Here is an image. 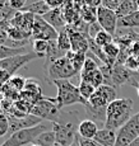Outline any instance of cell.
Listing matches in <instances>:
<instances>
[{"label":"cell","instance_id":"d4e9b609","mask_svg":"<svg viewBox=\"0 0 139 146\" xmlns=\"http://www.w3.org/2000/svg\"><path fill=\"white\" fill-rule=\"evenodd\" d=\"M79 14H81V18L83 19L88 26L97 22V8L89 7V5H83V7L81 8Z\"/></svg>","mask_w":139,"mask_h":146},{"label":"cell","instance_id":"cb8c5ba5","mask_svg":"<svg viewBox=\"0 0 139 146\" xmlns=\"http://www.w3.org/2000/svg\"><path fill=\"white\" fill-rule=\"evenodd\" d=\"M118 27L121 28H138L139 27V9L137 12H134L130 15H126L124 18H120L118 21Z\"/></svg>","mask_w":139,"mask_h":146},{"label":"cell","instance_id":"4316f807","mask_svg":"<svg viewBox=\"0 0 139 146\" xmlns=\"http://www.w3.org/2000/svg\"><path fill=\"white\" fill-rule=\"evenodd\" d=\"M66 56L70 60V62H72L73 67H74L78 72H81L82 69H83V66H84V62H86V60H87V53L69 51L66 53Z\"/></svg>","mask_w":139,"mask_h":146},{"label":"cell","instance_id":"d6986e66","mask_svg":"<svg viewBox=\"0 0 139 146\" xmlns=\"http://www.w3.org/2000/svg\"><path fill=\"white\" fill-rule=\"evenodd\" d=\"M139 9V5L137 0H121L120 4H119L118 9L115 10L118 18H124L126 15H130L134 12H137Z\"/></svg>","mask_w":139,"mask_h":146},{"label":"cell","instance_id":"f546056e","mask_svg":"<svg viewBox=\"0 0 139 146\" xmlns=\"http://www.w3.org/2000/svg\"><path fill=\"white\" fill-rule=\"evenodd\" d=\"M93 41L96 42V44L97 46H100V47H106L107 44H110V43H112V42L115 41V38H114V36L112 35H110L109 32H106V31H100V32L96 35V37L93 38Z\"/></svg>","mask_w":139,"mask_h":146},{"label":"cell","instance_id":"d6a6232c","mask_svg":"<svg viewBox=\"0 0 139 146\" xmlns=\"http://www.w3.org/2000/svg\"><path fill=\"white\" fill-rule=\"evenodd\" d=\"M26 81L27 79H24L23 76H21V75H13L12 78H10L9 80V85L12 86L15 92H18V93H22V92L24 90V86H26Z\"/></svg>","mask_w":139,"mask_h":146},{"label":"cell","instance_id":"9c48e42d","mask_svg":"<svg viewBox=\"0 0 139 146\" xmlns=\"http://www.w3.org/2000/svg\"><path fill=\"white\" fill-rule=\"evenodd\" d=\"M116 89L110 85H101L89 98L88 103L95 108H107L110 103L116 100Z\"/></svg>","mask_w":139,"mask_h":146},{"label":"cell","instance_id":"d590c367","mask_svg":"<svg viewBox=\"0 0 139 146\" xmlns=\"http://www.w3.org/2000/svg\"><path fill=\"white\" fill-rule=\"evenodd\" d=\"M10 78H12V75H10L7 70L0 69V95H3V89H4V86L7 85L8 83H9Z\"/></svg>","mask_w":139,"mask_h":146},{"label":"cell","instance_id":"484cf974","mask_svg":"<svg viewBox=\"0 0 139 146\" xmlns=\"http://www.w3.org/2000/svg\"><path fill=\"white\" fill-rule=\"evenodd\" d=\"M56 144V136L54 130H47L45 132H42L40 136L36 139L35 144L33 145H38V146H55Z\"/></svg>","mask_w":139,"mask_h":146},{"label":"cell","instance_id":"3957f363","mask_svg":"<svg viewBox=\"0 0 139 146\" xmlns=\"http://www.w3.org/2000/svg\"><path fill=\"white\" fill-rule=\"evenodd\" d=\"M54 84L58 89L55 103L59 107V109L72 104H87V100L79 93V88L73 83H70L69 80H56L54 81Z\"/></svg>","mask_w":139,"mask_h":146},{"label":"cell","instance_id":"f1b7e54d","mask_svg":"<svg viewBox=\"0 0 139 146\" xmlns=\"http://www.w3.org/2000/svg\"><path fill=\"white\" fill-rule=\"evenodd\" d=\"M103 52H105V55H106V57L115 65L116 61H118L119 55H120V47H119V44L114 41L112 43H110V44H107L106 47H103Z\"/></svg>","mask_w":139,"mask_h":146},{"label":"cell","instance_id":"681fc988","mask_svg":"<svg viewBox=\"0 0 139 146\" xmlns=\"http://www.w3.org/2000/svg\"><path fill=\"white\" fill-rule=\"evenodd\" d=\"M0 19H1V18H0Z\"/></svg>","mask_w":139,"mask_h":146},{"label":"cell","instance_id":"8fae6325","mask_svg":"<svg viewBox=\"0 0 139 146\" xmlns=\"http://www.w3.org/2000/svg\"><path fill=\"white\" fill-rule=\"evenodd\" d=\"M40 57L37 53H35L33 51H30L28 53H24V55H18V56H13V57L5 58V60L0 61V69H4L9 72L10 75H17L15 72L18 71L19 69H22L23 66H26L28 62H31L32 60Z\"/></svg>","mask_w":139,"mask_h":146},{"label":"cell","instance_id":"ba28073f","mask_svg":"<svg viewBox=\"0 0 139 146\" xmlns=\"http://www.w3.org/2000/svg\"><path fill=\"white\" fill-rule=\"evenodd\" d=\"M52 130L56 136V142L61 146H70L78 137V128L73 122L52 123Z\"/></svg>","mask_w":139,"mask_h":146},{"label":"cell","instance_id":"603a6c76","mask_svg":"<svg viewBox=\"0 0 139 146\" xmlns=\"http://www.w3.org/2000/svg\"><path fill=\"white\" fill-rule=\"evenodd\" d=\"M28 52L30 51L27 50V47H10V46H7V44L0 43V61L13 57V56L24 55V53H28Z\"/></svg>","mask_w":139,"mask_h":146},{"label":"cell","instance_id":"60d3db41","mask_svg":"<svg viewBox=\"0 0 139 146\" xmlns=\"http://www.w3.org/2000/svg\"><path fill=\"white\" fill-rule=\"evenodd\" d=\"M84 1H86V5H89L93 8H98L102 5V0H84Z\"/></svg>","mask_w":139,"mask_h":146},{"label":"cell","instance_id":"836d02e7","mask_svg":"<svg viewBox=\"0 0 139 146\" xmlns=\"http://www.w3.org/2000/svg\"><path fill=\"white\" fill-rule=\"evenodd\" d=\"M9 28H10V21L0 19V43L1 44H8V42H9V36H8Z\"/></svg>","mask_w":139,"mask_h":146},{"label":"cell","instance_id":"5b68a950","mask_svg":"<svg viewBox=\"0 0 139 146\" xmlns=\"http://www.w3.org/2000/svg\"><path fill=\"white\" fill-rule=\"evenodd\" d=\"M31 114H35V116L40 117L41 119L51 121L52 123L61 122L60 109H59V107L56 106L55 98L44 97L41 100L36 102L35 104H32Z\"/></svg>","mask_w":139,"mask_h":146},{"label":"cell","instance_id":"30bf717a","mask_svg":"<svg viewBox=\"0 0 139 146\" xmlns=\"http://www.w3.org/2000/svg\"><path fill=\"white\" fill-rule=\"evenodd\" d=\"M59 37V32L55 29L50 23H47L42 17L36 15L35 26L32 31L33 40H44V41H56Z\"/></svg>","mask_w":139,"mask_h":146},{"label":"cell","instance_id":"b9f144b4","mask_svg":"<svg viewBox=\"0 0 139 146\" xmlns=\"http://www.w3.org/2000/svg\"><path fill=\"white\" fill-rule=\"evenodd\" d=\"M70 146H81V141H79V135H78V137L75 139V141L73 142V144L70 145Z\"/></svg>","mask_w":139,"mask_h":146},{"label":"cell","instance_id":"f35d334b","mask_svg":"<svg viewBox=\"0 0 139 146\" xmlns=\"http://www.w3.org/2000/svg\"><path fill=\"white\" fill-rule=\"evenodd\" d=\"M50 9H60L64 7L65 0H44Z\"/></svg>","mask_w":139,"mask_h":146},{"label":"cell","instance_id":"277c9868","mask_svg":"<svg viewBox=\"0 0 139 146\" xmlns=\"http://www.w3.org/2000/svg\"><path fill=\"white\" fill-rule=\"evenodd\" d=\"M47 131L46 126L44 123L31 128H26V130L17 131L12 135H9L7 140L3 142L0 146H24V145H32L35 144L36 139L42 132Z\"/></svg>","mask_w":139,"mask_h":146},{"label":"cell","instance_id":"4dcf8cb0","mask_svg":"<svg viewBox=\"0 0 139 146\" xmlns=\"http://www.w3.org/2000/svg\"><path fill=\"white\" fill-rule=\"evenodd\" d=\"M32 48H33V52L37 53L40 57H46L47 50H49V42L44 40H33Z\"/></svg>","mask_w":139,"mask_h":146},{"label":"cell","instance_id":"bcb514c9","mask_svg":"<svg viewBox=\"0 0 139 146\" xmlns=\"http://www.w3.org/2000/svg\"><path fill=\"white\" fill-rule=\"evenodd\" d=\"M31 146H38V145H33V144H32V145H31Z\"/></svg>","mask_w":139,"mask_h":146},{"label":"cell","instance_id":"f6af8a7d","mask_svg":"<svg viewBox=\"0 0 139 146\" xmlns=\"http://www.w3.org/2000/svg\"><path fill=\"white\" fill-rule=\"evenodd\" d=\"M137 90H138V95H139V88H138V89H137Z\"/></svg>","mask_w":139,"mask_h":146},{"label":"cell","instance_id":"9a60e30c","mask_svg":"<svg viewBox=\"0 0 139 146\" xmlns=\"http://www.w3.org/2000/svg\"><path fill=\"white\" fill-rule=\"evenodd\" d=\"M66 29H68V32H69L72 51L73 52L87 53V50H89V41H88L89 36L83 35V33L73 29L70 26H66Z\"/></svg>","mask_w":139,"mask_h":146},{"label":"cell","instance_id":"e0dca14e","mask_svg":"<svg viewBox=\"0 0 139 146\" xmlns=\"http://www.w3.org/2000/svg\"><path fill=\"white\" fill-rule=\"evenodd\" d=\"M98 130L100 128H98L97 123L88 118L83 119L78 125V135L81 139H84V140H93L96 137V135H97Z\"/></svg>","mask_w":139,"mask_h":146},{"label":"cell","instance_id":"7bdbcfd3","mask_svg":"<svg viewBox=\"0 0 139 146\" xmlns=\"http://www.w3.org/2000/svg\"><path fill=\"white\" fill-rule=\"evenodd\" d=\"M128 146H139V137H138V139H135L132 144H129Z\"/></svg>","mask_w":139,"mask_h":146},{"label":"cell","instance_id":"1f68e13d","mask_svg":"<svg viewBox=\"0 0 139 146\" xmlns=\"http://www.w3.org/2000/svg\"><path fill=\"white\" fill-rule=\"evenodd\" d=\"M78 88H79V93H81V95L87 100V102H88L89 98L92 97L96 92L95 86H93L91 83H87V81H81Z\"/></svg>","mask_w":139,"mask_h":146},{"label":"cell","instance_id":"ee69618b","mask_svg":"<svg viewBox=\"0 0 139 146\" xmlns=\"http://www.w3.org/2000/svg\"><path fill=\"white\" fill-rule=\"evenodd\" d=\"M3 99V95H0V100H1Z\"/></svg>","mask_w":139,"mask_h":146},{"label":"cell","instance_id":"7a4b0ae2","mask_svg":"<svg viewBox=\"0 0 139 146\" xmlns=\"http://www.w3.org/2000/svg\"><path fill=\"white\" fill-rule=\"evenodd\" d=\"M134 103L129 98H118L110 103L106 111V122L103 128L118 131L132 118Z\"/></svg>","mask_w":139,"mask_h":146},{"label":"cell","instance_id":"ffe728a7","mask_svg":"<svg viewBox=\"0 0 139 146\" xmlns=\"http://www.w3.org/2000/svg\"><path fill=\"white\" fill-rule=\"evenodd\" d=\"M87 112V117L88 119L93 121V122L97 123V121L100 122V125L105 126V122H106V111L107 108H95L87 102V104L84 106Z\"/></svg>","mask_w":139,"mask_h":146},{"label":"cell","instance_id":"8d00e7d4","mask_svg":"<svg viewBox=\"0 0 139 146\" xmlns=\"http://www.w3.org/2000/svg\"><path fill=\"white\" fill-rule=\"evenodd\" d=\"M129 70H133V71H139V62H138V57H134V56H129L128 60L124 64Z\"/></svg>","mask_w":139,"mask_h":146},{"label":"cell","instance_id":"2e32d148","mask_svg":"<svg viewBox=\"0 0 139 146\" xmlns=\"http://www.w3.org/2000/svg\"><path fill=\"white\" fill-rule=\"evenodd\" d=\"M42 18H44L47 23H50L51 26L58 31V32L65 29L66 26H68L66 21H65V17L63 14V9H61V8H60V9H51L50 12L45 14Z\"/></svg>","mask_w":139,"mask_h":146},{"label":"cell","instance_id":"7402d4cb","mask_svg":"<svg viewBox=\"0 0 139 146\" xmlns=\"http://www.w3.org/2000/svg\"><path fill=\"white\" fill-rule=\"evenodd\" d=\"M98 69H100V66H97V60L93 58V56H87L83 69L79 72L81 74V81H87L91 78V75Z\"/></svg>","mask_w":139,"mask_h":146},{"label":"cell","instance_id":"5bb4252c","mask_svg":"<svg viewBox=\"0 0 139 146\" xmlns=\"http://www.w3.org/2000/svg\"><path fill=\"white\" fill-rule=\"evenodd\" d=\"M35 18L36 15H33V14L21 10V12H17L13 18L10 19V26L18 28V29L32 36L33 26H35Z\"/></svg>","mask_w":139,"mask_h":146},{"label":"cell","instance_id":"83f0119b","mask_svg":"<svg viewBox=\"0 0 139 146\" xmlns=\"http://www.w3.org/2000/svg\"><path fill=\"white\" fill-rule=\"evenodd\" d=\"M56 42H58V46H59V48H60L61 51H64L66 53L69 51H72L70 37H69V32H68L66 28L59 32V37H58V40H56Z\"/></svg>","mask_w":139,"mask_h":146},{"label":"cell","instance_id":"74e56055","mask_svg":"<svg viewBox=\"0 0 139 146\" xmlns=\"http://www.w3.org/2000/svg\"><path fill=\"white\" fill-rule=\"evenodd\" d=\"M27 1L28 0H9V7L15 12H21L27 5Z\"/></svg>","mask_w":139,"mask_h":146},{"label":"cell","instance_id":"4fadbf2b","mask_svg":"<svg viewBox=\"0 0 139 146\" xmlns=\"http://www.w3.org/2000/svg\"><path fill=\"white\" fill-rule=\"evenodd\" d=\"M8 117H9V125H10V130H9L10 135L17 132V131L38 126L42 122V119L40 117L35 116V114H31V113L26 114L24 117H13V116H8Z\"/></svg>","mask_w":139,"mask_h":146},{"label":"cell","instance_id":"7c38bea8","mask_svg":"<svg viewBox=\"0 0 139 146\" xmlns=\"http://www.w3.org/2000/svg\"><path fill=\"white\" fill-rule=\"evenodd\" d=\"M118 15L116 12L112 9L105 7H98L97 8V23L101 26V28L110 35L115 36L116 33V27H118Z\"/></svg>","mask_w":139,"mask_h":146},{"label":"cell","instance_id":"52a82bcc","mask_svg":"<svg viewBox=\"0 0 139 146\" xmlns=\"http://www.w3.org/2000/svg\"><path fill=\"white\" fill-rule=\"evenodd\" d=\"M139 137V112L118 130L115 146H128Z\"/></svg>","mask_w":139,"mask_h":146},{"label":"cell","instance_id":"ac0fdd59","mask_svg":"<svg viewBox=\"0 0 139 146\" xmlns=\"http://www.w3.org/2000/svg\"><path fill=\"white\" fill-rule=\"evenodd\" d=\"M118 131L109 130V128H100L93 140L102 146H115Z\"/></svg>","mask_w":139,"mask_h":146},{"label":"cell","instance_id":"ab89813d","mask_svg":"<svg viewBox=\"0 0 139 146\" xmlns=\"http://www.w3.org/2000/svg\"><path fill=\"white\" fill-rule=\"evenodd\" d=\"M79 141H81V146H102L98 142H96L95 140H84L79 137Z\"/></svg>","mask_w":139,"mask_h":146},{"label":"cell","instance_id":"e575fe53","mask_svg":"<svg viewBox=\"0 0 139 146\" xmlns=\"http://www.w3.org/2000/svg\"><path fill=\"white\" fill-rule=\"evenodd\" d=\"M10 130V125H9V117L8 114L0 113V137L5 136Z\"/></svg>","mask_w":139,"mask_h":146},{"label":"cell","instance_id":"c3c4849f","mask_svg":"<svg viewBox=\"0 0 139 146\" xmlns=\"http://www.w3.org/2000/svg\"><path fill=\"white\" fill-rule=\"evenodd\" d=\"M138 62H139V57H138Z\"/></svg>","mask_w":139,"mask_h":146},{"label":"cell","instance_id":"44dd1931","mask_svg":"<svg viewBox=\"0 0 139 146\" xmlns=\"http://www.w3.org/2000/svg\"><path fill=\"white\" fill-rule=\"evenodd\" d=\"M50 8L47 7V4L44 1V0H37V1H32L30 4H27L23 8V12H28L33 15H40L44 17L46 13L50 12Z\"/></svg>","mask_w":139,"mask_h":146},{"label":"cell","instance_id":"6da1fadb","mask_svg":"<svg viewBox=\"0 0 139 146\" xmlns=\"http://www.w3.org/2000/svg\"><path fill=\"white\" fill-rule=\"evenodd\" d=\"M100 70L103 75L105 85H110L112 88L132 85L137 89L139 88V71H133L125 65H118V64H115L114 66H107L102 64Z\"/></svg>","mask_w":139,"mask_h":146},{"label":"cell","instance_id":"7dc6e473","mask_svg":"<svg viewBox=\"0 0 139 146\" xmlns=\"http://www.w3.org/2000/svg\"><path fill=\"white\" fill-rule=\"evenodd\" d=\"M137 1H138V5H139V0H137Z\"/></svg>","mask_w":139,"mask_h":146},{"label":"cell","instance_id":"8992f818","mask_svg":"<svg viewBox=\"0 0 139 146\" xmlns=\"http://www.w3.org/2000/svg\"><path fill=\"white\" fill-rule=\"evenodd\" d=\"M45 72L47 75V79L52 83L56 80H69L70 78L78 74V71L73 67L70 60L68 58V56L59 58L51 65L45 67Z\"/></svg>","mask_w":139,"mask_h":146}]
</instances>
